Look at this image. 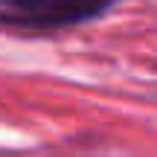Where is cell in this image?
<instances>
[{"label": "cell", "instance_id": "cell-1", "mask_svg": "<svg viewBox=\"0 0 157 157\" xmlns=\"http://www.w3.org/2000/svg\"><path fill=\"white\" fill-rule=\"evenodd\" d=\"M117 0H0V26L23 32L78 26L102 17Z\"/></svg>", "mask_w": 157, "mask_h": 157}]
</instances>
